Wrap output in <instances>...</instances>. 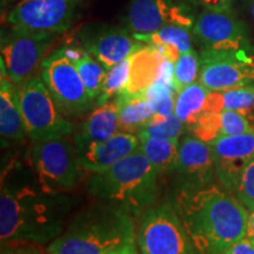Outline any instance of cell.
Instances as JSON below:
<instances>
[{
    "label": "cell",
    "instance_id": "cell-1",
    "mask_svg": "<svg viewBox=\"0 0 254 254\" xmlns=\"http://www.w3.org/2000/svg\"><path fill=\"white\" fill-rule=\"evenodd\" d=\"M73 202L65 193L44 189L28 161H11L1 173V245L52 243L67 226Z\"/></svg>",
    "mask_w": 254,
    "mask_h": 254
},
{
    "label": "cell",
    "instance_id": "cell-2",
    "mask_svg": "<svg viewBox=\"0 0 254 254\" xmlns=\"http://www.w3.org/2000/svg\"><path fill=\"white\" fill-rule=\"evenodd\" d=\"M174 207L201 254H224L247 234L249 209L237 195L213 184L178 192Z\"/></svg>",
    "mask_w": 254,
    "mask_h": 254
},
{
    "label": "cell",
    "instance_id": "cell-3",
    "mask_svg": "<svg viewBox=\"0 0 254 254\" xmlns=\"http://www.w3.org/2000/svg\"><path fill=\"white\" fill-rule=\"evenodd\" d=\"M134 241V217L122 207L100 201L73 217L46 251L49 254H109Z\"/></svg>",
    "mask_w": 254,
    "mask_h": 254
},
{
    "label": "cell",
    "instance_id": "cell-4",
    "mask_svg": "<svg viewBox=\"0 0 254 254\" xmlns=\"http://www.w3.org/2000/svg\"><path fill=\"white\" fill-rule=\"evenodd\" d=\"M159 178L150 160L138 147L112 167L92 173L87 190L95 199L122 207L139 218L157 204L160 194Z\"/></svg>",
    "mask_w": 254,
    "mask_h": 254
},
{
    "label": "cell",
    "instance_id": "cell-5",
    "mask_svg": "<svg viewBox=\"0 0 254 254\" xmlns=\"http://www.w3.org/2000/svg\"><path fill=\"white\" fill-rule=\"evenodd\" d=\"M27 161L40 185L53 193L74 189L85 171L75 142L68 136L33 142Z\"/></svg>",
    "mask_w": 254,
    "mask_h": 254
},
{
    "label": "cell",
    "instance_id": "cell-6",
    "mask_svg": "<svg viewBox=\"0 0 254 254\" xmlns=\"http://www.w3.org/2000/svg\"><path fill=\"white\" fill-rule=\"evenodd\" d=\"M18 97L28 138L41 142L68 136L74 124L62 112L41 77H33L19 85Z\"/></svg>",
    "mask_w": 254,
    "mask_h": 254
},
{
    "label": "cell",
    "instance_id": "cell-7",
    "mask_svg": "<svg viewBox=\"0 0 254 254\" xmlns=\"http://www.w3.org/2000/svg\"><path fill=\"white\" fill-rule=\"evenodd\" d=\"M136 244L141 254H201L176 207L167 202L151 206L139 217Z\"/></svg>",
    "mask_w": 254,
    "mask_h": 254
},
{
    "label": "cell",
    "instance_id": "cell-8",
    "mask_svg": "<svg viewBox=\"0 0 254 254\" xmlns=\"http://www.w3.org/2000/svg\"><path fill=\"white\" fill-rule=\"evenodd\" d=\"M41 78L66 117L78 118L93 106L94 100L88 94L75 65L64 50L44 60Z\"/></svg>",
    "mask_w": 254,
    "mask_h": 254
},
{
    "label": "cell",
    "instance_id": "cell-9",
    "mask_svg": "<svg viewBox=\"0 0 254 254\" xmlns=\"http://www.w3.org/2000/svg\"><path fill=\"white\" fill-rule=\"evenodd\" d=\"M58 34L12 30L1 40V73L15 86L24 84L43 65Z\"/></svg>",
    "mask_w": 254,
    "mask_h": 254
},
{
    "label": "cell",
    "instance_id": "cell-10",
    "mask_svg": "<svg viewBox=\"0 0 254 254\" xmlns=\"http://www.w3.org/2000/svg\"><path fill=\"white\" fill-rule=\"evenodd\" d=\"M82 0H20L8 11L12 30L60 34L78 17Z\"/></svg>",
    "mask_w": 254,
    "mask_h": 254
},
{
    "label": "cell",
    "instance_id": "cell-11",
    "mask_svg": "<svg viewBox=\"0 0 254 254\" xmlns=\"http://www.w3.org/2000/svg\"><path fill=\"white\" fill-rule=\"evenodd\" d=\"M192 32L204 50L254 51L249 27L232 7L204 8L195 17Z\"/></svg>",
    "mask_w": 254,
    "mask_h": 254
},
{
    "label": "cell",
    "instance_id": "cell-12",
    "mask_svg": "<svg viewBox=\"0 0 254 254\" xmlns=\"http://www.w3.org/2000/svg\"><path fill=\"white\" fill-rule=\"evenodd\" d=\"M198 81L209 91L254 84V51H209L200 53Z\"/></svg>",
    "mask_w": 254,
    "mask_h": 254
},
{
    "label": "cell",
    "instance_id": "cell-13",
    "mask_svg": "<svg viewBox=\"0 0 254 254\" xmlns=\"http://www.w3.org/2000/svg\"><path fill=\"white\" fill-rule=\"evenodd\" d=\"M195 18L176 0H131L126 11V27L133 34H150L167 25L193 28Z\"/></svg>",
    "mask_w": 254,
    "mask_h": 254
},
{
    "label": "cell",
    "instance_id": "cell-14",
    "mask_svg": "<svg viewBox=\"0 0 254 254\" xmlns=\"http://www.w3.org/2000/svg\"><path fill=\"white\" fill-rule=\"evenodd\" d=\"M178 192L195 190L211 185L215 176L211 146L193 134L180 140L179 157L174 170Z\"/></svg>",
    "mask_w": 254,
    "mask_h": 254
},
{
    "label": "cell",
    "instance_id": "cell-15",
    "mask_svg": "<svg viewBox=\"0 0 254 254\" xmlns=\"http://www.w3.org/2000/svg\"><path fill=\"white\" fill-rule=\"evenodd\" d=\"M215 176L225 190L236 192L241 173L254 158V131L244 134L219 136L209 142Z\"/></svg>",
    "mask_w": 254,
    "mask_h": 254
},
{
    "label": "cell",
    "instance_id": "cell-16",
    "mask_svg": "<svg viewBox=\"0 0 254 254\" xmlns=\"http://www.w3.org/2000/svg\"><path fill=\"white\" fill-rule=\"evenodd\" d=\"M85 50L107 69L129 58L146 44L138 40L128 30L100 27L88 32L82 38Z\"/></svg>",
    "mask_w": 254,
    "mask_h": 254
},
{
    "label": "cell",
    "instance_id": "cell-17",
    "mask_svg": "<svg viewBox=\"0 0 254 254\" xmlns=\"http://www.w3.org/2000/svg\"><path fill=\"white\" fill-rule=\"evenodd\" d=\"M139 144L140 140L136 134L119 132L106 140L90 141L75 146L85 171L99 173L138 150Z\"/></svg>",
    "mask_w": 254,
    "mask_h": 254
},
{
    "label": "cell",
    "instance_id": "cell-18",
    "mask_svg": "<svg viewBox=\"0 0 254 254\" xmlns=\"http://www.w3.org/2000/svg\"><path fill=\"white\" fill-rule=\"evenodd\" d=\"M131 67L127 84V93H145L161 77L166 62L158 49L145 45L129 57Z\"/></svg>",
    "mask_w": 254,
    "mask_h": 254
},
{
    "label": "cell",
    "instance_id": "cell-19",
    "mask_svg": "<svg viewBox=\"0 0 254 254\" xmlns=\"http://www.w3.org/2000/svg\"><path fill=\"white\" fill-rule=\"evenodd\" d=\"M0 134L2 140L23 141L27 132L19 105L18 87L1 73L0 86Z\"/></svg>",
    "mask_w": 254,
    "mask_h": 254
},
{
    "label": "cell",
    "instance_id": "cell-20",
    "mask_svg": "<svg viewBox=\"0 0 254 254\" xmlns=\"http://www.w3.org/2000/svg\"><path fill=\"white\" fill-rule=\"evenodd\" d=\"M120 132V122L117 105L110 100L103 105H98L92 111L87 119L79 126L74 134L75 145L90 141L106 140Z\"/></svg>",
    "mask_w": 254,
    "mask_h": 254
},
{
    "label": "cell",
    "instance_id": "cell-21",
    "mask_svg": "<svg viewBox=\"0 0 254 254\" xmlns=\"http://www.w3.org/2000/svg\"><path fill=\"white\" fill-rule=\"evenodd\" d=\"M120 122V132L139 134L155 113V104L145 93L123 92L114 98Z\"/></svg>",
    "mask_w": 254,
    "mask_h": 254
},
{
    "label": "cell",
    "instance_id": "cell-22",
    "mask_svg": "<svg viewBox=\"0 0 254 254\" xmlns=\"http://www.w3.org/2000/svg\"><path fill=\"white\" fill-rule=\"evenodd\" d=\"M190 31L192 28L186 26L167 25L153 33L133 34V36L146 45L158 49L163 53L165 59L174 64L180 55L193 50Z\"/></svg>",
    "mask_w": 254,
    "mask_h": 254
},
{
    "label": "cell",
    "instance_id": "cell-23",
    "mask_svg": "<svg viewBox=\"0 0 254 254\" xmlns=\"http://www.w3.org/2000/svg\"><path fill=\"white\" fill-rule=\"evenodd\" d=\"M139 150L150 160L159 176L174 172L179 157L180 140L160 136H139Z\"/></svg>",
    "mask_w": 254,
    "mask_h": 254
},
{
    "label": "cell",
    "instance_id": "cell-24",
    "mask_svg": "<svg viewBox=\"0 0 254 254\" xmlns=\"http://www.w3.org/2000/svg\"><path fill=\"white\" fill-rule=\"evenodd\" d=\"M234 111L254 123V88L252 85L225 91H209L206 111Z\"/></svg>",
    "mask_w": 254,
    "mask_h": 254
},
{
    "label": "cell",
    "instance_id": "cell-25",
    "mask_svg": "<svg viewBox=\"0 0 254 254\" xmlns=\"http://www.w3.org/2000/svg\"><path fill=\"white\" fill-rule=\"evenodd\" d=\"M64 52L77 67L90 97L97 101L103 88L105 78H106L107 68L86 50L66 49L64 50Z\"/></svg>",
    "mask_w": 254,
    "mask_h": 254
},
{
    "label": "cell",
    "instance_id": "cell-26",
    "mask_svg": "<svg viewBox=\"0 0 254 254\" xmlns=\"http://www.w3.org/2000/svg\"><path fill=\"white\" fill-rule=\"evenodd\" d=\"M209 90L199 81H194L177 93L174 113L186 124L187 128L206 111Z\"/></svg>",
    "mask_w": 254,
    "mask_h": 254
},
{
    "label": "cell",
    "instance_id": "cell-27",
    "mask_svg": "<svg viewBox=\"0 0 254 254\" xmlns=\"http://www.w3.org/2000/svg\"><path fill=\"white\" fill-rule=\"evenodd\" d=\"M129 67H131V59L127 58L107 69L103 88L97 99L98 105L107 103L112 98H116L117 95L126 91L129 78Z\"/></svg>",
    "mask_w": 254,
    "mask_h": 254
},
{
    "label": "cell",
    "instance_id": "cell-28",
    "mask_svg": "<svg viewBox=\"0 0 254 254\" xmlns=\"http://www.w3.org/2000/svg\"><path fill=\"white\" fill-rule=\"evenodd\" d=\"M186 124L177 117L176 113L168 117L154 116L145 124L139 136H160V138H168L179 140L180 136L184 134Z\"/></svg>",
    "mask_w": 254,
    "mask_h": 254
},
{
    "label": "cell",
    "instance_id": "cell-29",
    "mask_svg": "<svg viewBox=\"0 0 254 254\" xmlns=\"http://www.w3.org/2000/svg\"><path fill=\"white\" fill-rule=\"evenodd\" d=\"M200 71V56L194 50L183 53L173 64L172 84L177 93L196 81Z\"/></svg>",
    "mask_w": 254,
    "mask_h": 254
},
{
    "label": "cell",
    "instance_id": "cell-30",
    "mask_svg": "<svg viewBox=\"0 0 254 254\" xmlns=\"http://www.w3.org/2000/svg\"><path fill=\"white\" fill-rule=\"evenodd\" d=\"M219 116H220V136L238 135L254 131V127L243 114L225 110L219 112Z\"/></svg>",
    "mask_w": 254,
    "mask_h": 254
},
{
    "label": "cell",
    "instance_id": "cell-31",
    "mask_svg": "<svg viewBox=\"0 0 254 254\" xmlns=\"http://www.w3.org/2000/svg\"><path fill=\"white\" fill-rule=\"evenodd\" d=\"M234 194L249 211L254 209V158L241 173Z\"/></svg>",
    "mask_w": 254,
    "mask_h": 254
},
{
    "label": "cell",
    "instance_id": "cell-32",
    "mask_svg": "<svg viewBox=\"0 0 254 254\" xmlns=\"http://www.w3.org/2000/svg\"><path fill=\"white\" fill-rule=\"evenodd\" d=\"M1 254H49L40 245L34 244H8L1 245Z\"/></svg>",
    "mask_w": 254,
    "mask_h": 254
},
{
    "label": "cell",
    "instance_id": "cell-33",
    "mask_svg": "<svg viewBox=\"0 0 254 254\" xmlns=\"http://www.w3.org/2000/svg\"><path fill=\"white\" fill-rule=\"evenodd\" d=\"M224 254H254V240L249 237L238 240Z\"/></svg>",
    "mask_w": 254,
    "mask_h": 254
},
{
    "label": "cell",
    "instance_id": "cell-34",
    "mask_svg": "<svg viewBox=\"0 0 254 254\" xmlns=\"http://www.w3.org/2000/svg\"><path fill=\"white\" fill-rule=\"evenodd\" d=\"M204 8H226L232 7L234 0H195Z\"/></svg>",
    "mask_w": 254,
    "mask_h": 254
},
{
    "label": "cell",
    "instance_id": "cell-35",
    "mask_svg": "<svg viewBox=\"0 0 254 254\" xmlns=\"http://www.w3.org/2000/svg\"><path fill=\"white\" fill-rule=\"evenodd\" d=\"M109 254H141V252L139 250L136 241H134V243L127 244V245L120 247V249L114 250Z\"/></svg>",
    "mask_w": 254,
    "mask_h": 254
},
{
    "label": "cell",
    "instance_id": "cell-36",
    "mask_svg": "<svg viewBox=\"0 0 254 254\" xmlns=\"http://www.w3.org/2000/svg\"><path fill=\"white\" fill-rule=\"evenodd\" d=\"M246 237L254 240V209L249 212V218H247V234Z\"/></svg>",
    "mask_w": 254,
    "mask_h": 254
},
{
    "label": "cell",
    "instance_id": "cell-37",
    "mask_svg": "<svg viewBox=\"0 0 254 254\" xmlns=\"http://www.w3.org/2000/svg\"><path fill=\"white\" fill-rule=\"evenodd\" d=\"M243 2L245 8L247 9V12H249V14L251 15V18L254 21V0H243Z\"/></svg>",
    "mask_w": 254,
    "mask_h": 254
},
{
    "label": "cell",
    "instance_id": "cell-38",
    "mask_svg": "<svg viewBox=\"0 0 254 254\" xmlns=\"http://www.w3.org/2000/svg\"><path fill=\"white\" fill-rule=\"evenodd\" d=\"M14 1H17V0H1V7L4 8V7H6V6L12 4V2H14Z\"/></svg>",
    "mask_w": 254,
    "mask_h": 254
},
{
    "label": "cell",
    "instance_id": "cell-39",
    "mask_svg": "<svg viewBox=\"0 0 254 254\" xmlns=\"http://www.w3.org/2000/svg\"><path fill=\"white\" fill-rule=\"evenodd\" d=\"M252 86H253V88H254V84H253V85H252Z\"/></svg>",
    "mask_w": 254,
    "mask_h": 254
}]
</instances>
